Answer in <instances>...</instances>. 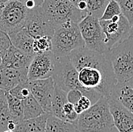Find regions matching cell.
I'll return each mask as SVG.
<instances>
[{
	"mask_svg": "<svg viewBox=\"0 0 133 132\" xmlns=\"http://www.w3.org/2000/svg\"><path fill=\"white\" fill-rule=\"evenodd\" d=\"M69 58L92 104L101 97H110L117 81L110 62L103 53L82 47L73 50Z\"/></svg>",
	"mask_w": 133,
	"mask_h": 132,
	"instance_id": "obj_1",
	"label": "cell"
},
{
	"mask_svg": "<svg viewBox=\"0 0 133 132\" xmlns=\"http://www.w3.org/2000/svg\"><path fill=\"white\" fill-rule=\"evenodd\" d=\"M79 132H111L114 121L108 99L101 97L87 110L80 113L74 122Z\"/></svg>",
	"mask_w": 133,
	"mask_h": 132,
	"instance_id": "obj_2",
	"label": "cell"
},
{
	"mask_svg": "<svg viewBox=\"0 0 133 132\" xmlns=\"http://www.w3.org/2000/svg\"><path fill=\"white\" fill-rule=\"evenodd\" d=\"M104 55L110 62L117 82H126L133 77V36L106 51Z\"/></svg>",
	"mask_w": 133,
	"mask_h": 132,
	"instance_id": "obj_3",
	"label": "cell"
},
{
	"mask_svg": "<svg viewBox=\"0 0 133 132\" xmlns=\"http://www.w3.org/2000/svg\"><path fill=\"white\" fill-rule=\"evenodd\" d=\"M51 44V51L55 57L67 56L74 50L85 47L78 24L72 22L55 27Z\"/></svg>",
	"mask_w": 133,
	"mask_h": 132,
	"instance_id": "obj_4",
	"label": "cell"
},
{
	"mask_svg": "<svg viewBox=\"0 0 133 132\" xmlns=\"http://www.w3.org/2000/svg\"><path fill=\"white\" fill-rule=\"evenodd\" d=\"M41 7L55 28L67 22L78 24L88 15L69 0H44Z\"/></svg>",
	"mask_w": 133,
	"mask_h": 132,
	"instance_id": "obj_5",
	"label": "cell"
},
{
	"mask_svg": "<svg viewBox=\"0 0 133 132\" xmlns=\"http://www.w3.org/2000/svg\"><path fill=\"white\" fill-rule=\"evenodd\" d=\"M27 11L19 0H9L0 5V31L8 35L22 29Z\"/></svg>",
	"mask_w": 133,
	"mask_h": 132,
	"instance_id": "obj_6",
	"label": "cell"
},
{
	"mask_svg": "<svg viewBox=\"0 0 133 132\" xmlns=\"http://www.w3.org/2000/svg\"><path fill=\"white\" fill-rule=\"evenodd\" d=\"M51 77L55 83L62 90L68 92L76 89L87 97L86 91L79 82L78 71L71 63L69 56L56 57L55 69Z\"/></svg>",
	"mask_w": 133,
	"mask_h": 132,
	"instance_id": "obj_7",
	"label": "cell"
},
{
	"mask_svg": "<svg viewBox=\"0 0 133 132\" xmlns=\"http://www.w3.org/2000/svg\"><path fill=\"white\" fill-rule=\"evenodd\" d=\"M85 47L100 53H104L108 49L105 44V36L100 25L99 19L87 15L78 23Z\"/></svg>",
	"mask_w": 133,
	"mask_h": 132,
	"instance_id": "obj_8",
	"label": "cell"
},
{
	"mask_svg": "<svg viewBox=\"0 0 133 132\" xmlns=\"http://www.w3.org/2000/svg\"><path fill=\"white\" fill-rule=\"evenodd\" d=\"M99 21L105 36V44L108 50L130 36L132 26L122 14L114 16L110 20H99Z\"/></svg>",
	"mask_w": 133,
	"mask_h": 132,
	"instance_id": "obj_9",
	"label": "cell"
},
{
	"mask_svg": "<svg viewBox=\"0 0 133 132\" xmlns=\"http://www.w3.org/2000/svg\"><path fill=\"white\" fill-rule=\"evenodd\" d=\"M24 28L33 39L39 37H52L55 26L44 13L41 5L28 9Z\"/></svg>",
	"mask_w": 133,
	"mask_h": 132,
	"instance_id": "obj_10",
	"label": "cell"
},
{
	"mask_svg": "<svg viewBox=\"0 0 133 132\" xmlns=\"http://www.w3.org/2000/svg\"><path fill=\"white\" fill-rule=\"evenodd\" d=\"M56 57L52 51L35 54L28 67L29 81L45 79L51 77L55 65Z\"/></svg>",
	"mask_w": 133,
	"mask_h": 132,
	"instance_id": "obj_11",
	"label": "cell"
},
{
	"mask_svg": "<svg viewBox=\"0 0 133 132\" xmlns=\"http://www.w3.org/2000/svg\"><path fill=\"white\" fill-rule=\"evenodd\" d=\"M30 91L45 112L51 113V103L54 93L55 82L52 77L29 81Z\"/></svg>",
	"mask_w": 133,
	"mask_h": 132,
	"instance_id": "obj_12",
	"label": "cell"
},
{
	"mask_svg": "<svg viewBox=\"0 0 133 132\" xmlns=\"http://www.w3.org/2000/svg\"><path fill=\"white\" fill-rule=\"evenodd\" d=\"M114 125L119 132H133V114L111 97L108 98Z\"/></svg>",
	"mask_w": 133,
	"mask_h": 132,
	"instance_id": "obj_13",
	"label": "cell"
},
{
	"mask_svg": "<svg viewBox=\"0 0 133 132\" xmlns=\"http://www.w3.org/2000/svg\"><path fill=\"white\" fill-rule=\"evenodd\" d=\"M33 56L34 55L26 54L11 44L2 57L1 67L11 68L17 70H26L28 69Z\"/></svg>",
	"mask_w": 133,
	"mask_h": 132,
	"instance_id": "obj_14",
	"label": "cell"
},
{
	"mask_svg": "<svg viewBox=\"0 0 133 132\" xmlns=\"http://www.w3.org/2000/svg\"><path fill=\"white\" fill-rule=\"evenodd\" d=\"M109 97L117 100L133 114V88L127 82L116 83Z\"/></svg>",
	"mask_w": 133,
	"mask_h": 132,
	"instance_id": "obj_15",
	"label": "cell"
},
{
	"mask_svg": "<svg viewBox=\"0 0 133 132\" xmlns=\"http://www.w3.org/2000/svg\"><path fill=\"white\" fill-rule=\"evenodd\" d=\"M8 36L11 44L17 49L26 54L35 55L33 50V38L29 35L24 27L17 32L8 34Z\"/></svg>",
	"mask_w": 133,
	"mask_h": 132,
	"instance_id": "obj_16",
	"label": "cell"
},
{
	"mask_svg": "<svg viewBox=\"0 0 133 132\" xmlns=\"http://www.w3.org/2000/svg\"><path fill=\"white\" fill-rule=\"evenodd\" d=\"M49 113L45 112L40 116L30 119H23L17 122L15 132H45V123Z\"/></svg>",
	"mask_w": 133,
	"mask_h": 132,
	"instance_id": "obj_17",
	"label": "cell"
},
{
	"mask_svg": "<svg viewBox=\"0 0 133 132\" xmlns=\"http://www.w3.org/2000/svg\"><path fill=\"white\" fill-rule=\"evenodd\" d=\"M45 132H79L74 123L62 120L49 113L45 123Z\"/></svg>",
	"mask_w": 133,
	"mask_h": 132,
	"instance_id": "obj_18",
	"label": "cell"
},
{
	"mask_svg": "<svg viewBox=\"0 0 133 132\" xmlns=\"http://www.w3.org/2000/svg\"><path fill=\"white\" fill-rule=\"evenodd\" d=\"M66 94H67V92L62 90L55 83L54 93H53L51 103V114H52L53 116H56L62 120H64L62 108L64 106V105L68 102L67 98H66Z\"/></svg>",
	"mask_w": 133,
	"mask_h": 132,
	"instance_id": "obj_19",
	"label": "cell"
},
{
	"mask_svg": "<svg viewBox=\"0 0 133 132\" xmlns=\"http://www.w3.org/2000/svg\"><path fill=\"white\" fill-rule=\"evenodd\" d=\"M24 104V119L34 118L45 113L38 101L30 94L26 98L23 99Z\"/></svg>",
	"mask_w": 133,
	"mask_h": 132,
	"instance_id": "obj_20",
	"label": "cell"
},
{
	"mask_svg": "<svg viewBox=\"0 0 133 132\" xmlns=\"http://www.w3.org/2000/svg\"><path fill=\"white\" fill-rule=\"evenodd\" d=\"M6 98L8 103V107L9 112L12 118L19 122L20 121L24 119V104L23 100L17 99L10 94L8 92H6Z\"/></svg>",
	"mask_w": 133,
	"mask_h": 132,
	"instance_id": "obj_21",
	"label": "cell"
},
{
	"mask_svg": "<svg viewBox=\"0 0 133 132\" xmlns=\"http://www.w3.org/2000/svg\"><path fill=\"white\" fill-rule=\"evenodd\" d=\"M13 120L8 110L6 92L0 91V132L8 130V124Z\"/></svg>",
	"mask_w": 133,
	"mask_h": 132,
	"instance_id": "obj_22",
	"label": "cell"
},
{
	"mask_svg": "<svg viewBox=\"0 0 133 132\" xmlns=\"http://www.w3.org/2000/svg\"><path fill=\"white\" fill-rule=\"evenodd\" d=\"M87 5V14L100 19L104 8L108 3V0H85Z\"/></svg>",
	"mask_w": 133,
	"mask_h": 132,
	"instance_id": "obj_23",
	"label": "cell"
},
{
	"mask_svg": "<svg viewBox=\"0 0 133 132\" xmlns=\"http://www.w3.org/2000/svg\"><path fill=\"white\" fill-rule=\"evenodd\" d=\"M51 37L44 36L33 39V50L34 54H39L48 51H51Z\"/></svg>",
	"mask_w": 133,
	"mask_h": 132,
	"instance_id": "obj_24",
	"label": "cell"
},
{
	"mask_svg": "<svg viewBox=\"0 0 133 132\" xmlns=\"http://www.w3.org/2000/svg\"><path fill=\"white\" fill-rule=\"evenodd\" d=\"M29 79H25L21 81L17 85H16L14 88L11 89L8 91L10 94L14 96L17 99H24L26 98L30 94H31L29 87Z\"/></svg>",
	"mask_w": 133,
	"mask_h": 132,
	"instance_id": "obj_25",
	"label": "cell"
},
{
	"mask_svg": "<svg viewBox=\"0 0 133 132\" xmlns=\"http://www.w3.org/2000/svg\"><path fill=\"white\" fill-rule=\"evenodd\" d=\"M121 9L116 0H110L99 20L108 21L116 15H121Z\"/></svg>",
	"mask_w": 133,
	"mask_h": 132,
	"instance_id": "obj_26",
	"label": "cell"
},
{
	"mask_svg": "<svg viewBox=\"0 0 133 132\" xmlns=\"http://www.w3.org/2000/svg\"><path fill=\"white\" fill-rule=\"evenodd\" d=\"M118 2L121 13L129 21L131 26L133 25V0H116Z\"/></svg>",
	"mask_w": 133,
	"mask_h": 132,
	"instance_id": "obj_27",
	"label": "cell"
},
{
	"mask_svg": "<svg viewBox=\"0 0 133 132\" xmlns=\"http://www.w3.org/2000/svg\"><path fill=\"white\" fill-rule=\"evenodd\" d=\"M62 113H63L64 120L69 122H71V123H74L79 116L75 112L74 104H72L69 102L66 103L64 105V106L62 108Z\"/></svg>",
	"mask_w": 133,
	"mask_h": 132,
	"instance_id": "obj_28",
	"label": "cell"
},
{
	"mask_svg": "<svg viewBox=\"0 0 133 132\" xmlns=\"http://www.w3.org/2000/svg\"><path fill=\"white\" fill-rule=\"evenodd\" d=\"M91 105H92V103H91V100L89 99V98L85 95H83L79 98V99L77 101V103L74 105V106L75 112L78 115H79L83 112L87 110Z\"/></svg>",
	"mask_w": 133,
	"mask_h": 132,
	"instance_id": "obj_29",
	"label": "cell"
},
{
	"mask_svg": "<svg viewBox=\"0 0 133 132\" xmlns=\"http://www.w3.org/2000/svg\"><path fill=\"white\" fill-rule=\"evenodd\" d=\"M10 45L11 42L8 34L0 31V56L2 57L5 54V51L8 50Z\"/></svg>",
	"mask_w": 133,
	"mask_h": 132,
	"instance_id": "obj_30",
	"label": "cell"
},
{
	"mask_svg": "<svg viewBox=\"0 0 133 132\" xmlns=\"http://www.w3.org/2000/svg\"><path fill=\"white\" fill-rule=\"evenodd\" d=\"M83 94L82 92L79 90L76 89H74V90H70L67 92L66 94V98H67V101L72 104L74 105L75 103H77V101L79 99V98L83 96Z\"/></svg>",
	"mask_w": 133,
	"mask_h": 132,
	"instance_id": "obj_31",
	"label": "cell"
},
{
	"mask_svg": "<svg viewBox=\"0 0 133 132\" xmlns=\"http://www.w3.org/2000/svg\"><path fill=\"white\" fill-rule=\"evenodd\" d=\"M23 2L28 9L41 5L44 0H19Z\"/></svg>",
	"mask_w": 133,
	"mask_h": 132,
	"instance_id": "obj_32",
	"label": "cell"
},
{
	"mask_svg": "<svg viewBox=\"0 0 133 132\" xmlns=\"http://www.w3.org/2000/svg\"><path fill=\"white\" fill-rule=\"evenodd\" d=\"M70 2H72L74 5H76L77 8H79L81 11H86V8H87V5H86V2L85 0H69Z\"/></svg>",
	"mask_w": 133,
	"mask_h": 132,
	"instance_id": "obj_33",
	"label": "cell"
},
{
	"mask_svg": "<svg viewBox=\"0 0 133 132\" xmlns=\"http://www.w3.org/2000/svg\"><path fill=\"white\" fill-rule=\"evenodd\" d=\"M126 82H127V83H128L132 88H133V77H131V78H130L128 81H126Z\"/></svg>",
	"mask_w": 133,
	"mask_h": 132,
	"instance_id": "obj_34",
	"label": "cell"
},
{
	"mask_svg": "<svg viewBox=\"0 0 133 132\" xmlns=\"http://www.w3.org/2000/svg\"><path fill=\"white\" fill-rule=\"evenodd\" d=\"M9 0H0V5H2V4H4V3H5L6 2H8Z\"/></svg>",
	"mask_w": 133,
	"mask_h": 132,
	"instance_id": "obj_35",
	"label": "cell"
},
{
	"mask_svg": "<svg viewBox=\"0 0 133 132\" xmlns=\"http://www.w3.org/2000/svg\"><path fill=\"white\" fill-rule=\"evenodd\" d=\"M130 36H133V25L131 27V30H130Z\"/></svg>",
	"mask_w": 133,
	"mask_h": 132,
	"instance_id": "obj_36",
	"label": "cell"
},
{
	"mask_svg": "<svg viewBox=\"0 0 133 132\" xmlns=\"http://www.w3.org/2000/svg\"><path fill=\"white\" fill-rule=\"evenodd\" d=\"M1 65H2V56H0V68H1Z\"/></svg>",
	"mask_w": 133,
	"mask_h": 132,
	"instance_id": "obj_37",
	"label": "cell"
},
{
	"mask_svg": "<svg viewBox=\"0 0 133 132\" xmlns=\"http://www.w3.org/2000/svg\"><path fill=\"white\" fill-rule=\"evenodd\" d=\"M3 132H15L14 131H10V130H6V131H5Z\"/></svg>",
	"mask_w": 133,
	"mask_h": 132,
	"instance_id": "obj_38",
	"label": "cell"
},
{
	"mask_svg": "<svg viewBox=\"0 0 133 132\" xmlns=\"http://www.w3.org/2000/svg\"><path fill=\"white\" fill-rule=\"evenodd\" d=\"M108 1H110V0H108Z\"/></svg>",
	"mask_w": 133,
	"mask_h": 132,
	"instance_id": "obj_39",
	"label": "cell"
}]
</instances>
